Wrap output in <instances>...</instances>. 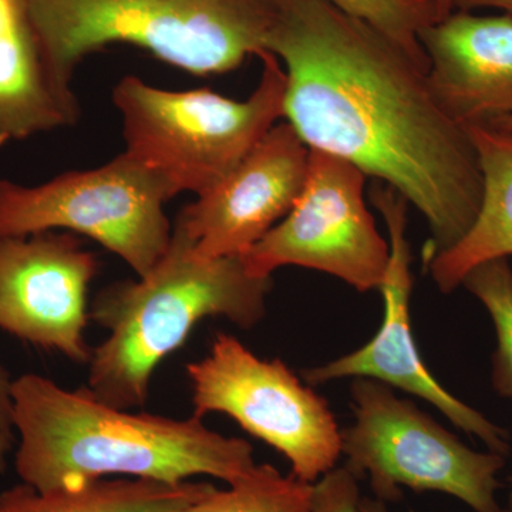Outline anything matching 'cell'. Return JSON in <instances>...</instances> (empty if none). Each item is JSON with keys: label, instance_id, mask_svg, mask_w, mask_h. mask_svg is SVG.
<instances>
[{"label": "cell", "instance_id": "obj_13", "mask_svg": "<svg viewBox=\"0 0 512 512\" xmlns=\"http://www.w3.org/2000/svg\"><path fill=\"white\" fill-rule=\"evenodd\" d=\"M427 79L461 126H490L512 116V16L453 12L419 33Z\"/></svg>", "mask_w": 512, "mask_h": 512}, {"label": "cell", "instance_id": "obj_10", "mask_svg": "<svg viewBox=\"0 0 512 512\" xmlns=\"http://www.w3.org/2000/svg\"><path fill=\"white\" fill-rule=\"evenodd\" d=\"M370 200L383 215L389 231L390 261L380 286L384 299L382 326L363 348L303 370V379L311 386L353 377L396 387L426 400L458 429L483 441L488 450L507 457L511 451L508 431L448 392L421 360L410 320L413 275L412 251L406 238L409 202L380 181L370 187Z\"/></svg>", "mask_w": 512, "mask_h": 512}, {"label": "cell", "instance_id": "obj_2", "mask_svg": "<svg viewBox=\"0 0 512 512\" xmlns=\"http://www.w3.org/2000/svg\"><path fill=\"white\" fill-rule=\"evenodd\" d=\"M13 400L16 473L42 493L110 476L167 484L208 476L232 484L256 466L248 441L222 436L194 416L116 409L86 387L66 390L32 373L13 380Z\"/></svg>", "mask_w": 512, "mask_h": 512}, {"label": "cell", "instance_id": "obj_11", "mask_svg": "<svg viewBox=\"0 0 512 512\" xmlns=\"http://www.w3.org/2000/svg\"><path fill=\"white\" fill-rule=\"evenodd\" d=\"M99 261L70 232L0 238V329L87 365V293Z\"/></svg>", "mask_w": 512, "mask_h": 512}, {"label": "cell", "instance_id": "obj_5", "mask_svg": "<svg viewBox=\"0 0 512 512\" xmlns=\"http://www.w3.org/2000/svg\"><path fill=\"white\" fill-rule=\"evenodd\" d=\"M261 80L247 100L210 89L171 92L126 76L113 90L126 153L165 175L180 192L211 191L285 117L286 72L259 53Z\"/></svg>", "mask_w": 512, "mask_h": 512}, {"label": "cell", "instance_id": "obj_7", "mask_svg": "<svg viewBox=\"0 0 512 512\" xmlns=\"http://www.w3.org/2000/svg\"><path fill=\"white\" fill-rule=\"evenodd\" d=\"M350 396L355 424L342 430V456L360 480L369 478L377 500L397 503L410 488L451 495L474 512H504L497 500L504 456L467 447L377 380L355 379Z\"/></svg>", "mask_w": 512, "mask_h": 512}, {"label": "cell", "instance_id": "obj_4", "mask_svg": "<svg viewBox=\"0 0 512 512\" xmlns=\"http://www.w3.org/2000/svg\"><path fill=\"white\" fill-rule=\"evenodd\" d=\"M22 2L57 92L74 107V72L103 47H141L197 76L227 73L265 52L279 8V0Z\"/></svg>", "mask_w": 512, "mask_h": 512}, {"label": "cell", "instance_id": "obj_14", "mask_svg": "<svg viewBox=\"0 0 512 512\" xmlns=\"http://www.w3.org/2000/svg\"><path fill=\"white\" fill-rule=\"evenodd\" d=\"M57 92L22 0H0V146L79 121Z\"/></svg>", "mask_w": 512, "mask_h": 512}, {"label": "cell", "instance_id": "obj_26", "mask_svg": "<svg viewBox=\"0 0 512 512\" xmlns=\"http://www.w3.org/2000/svg\"><path fill=\"white\" fill-rule=\"evenodd\" d=\"M508 507L512 508V478H511L510 494H508Z\"/></svg>", "mask_w": 512, "mask_h": 512}, {"label": "cell", "instance_id": "obj_18", "mask_svg": "<svg viewBox=\"0 0 512 512\" xmlns=\"http://www.w3.org/2000/svg\"><path fill=\"white\" fill-rule=\"evenodd\" d=\"M464 288L490 313L497 333L491 382L504 399L512 400V268L508 258L491 259L471 269Z\"/></svg>", "mask_w": 512, "mask_h": 512}, {"label": "cell", "instance_id": "obj_8", "mask_svg": "<svg viewBox=\"0 0 512 512\" xmlns=\"http://www.w3.org/2000/svg\"><path fill=\"white\" fill-rule=\"evenodd\" d=\"M194 417L227 414L284 454L292 476L315 484L342 456V430L328 402L282 360H262L234 336L218 333L210 353L188 363Z\"/></svg>", "mask_w": 512, "mask_h": 512}, {"label": "cell", "instance_id": "obj_12", "mask_svg": "<svg viewBox=\"0 0 512 512\" xmlns=\"http://www.w3.org/2000/svg\"><path fill=\"white\" fill-rule=\"evenodd\" d=\"M309 157L295 128L276 124L217 187L180 212L175 227L202 259L247 254L298 201Z\"/></svg>", "mask_w": 512, "mask_h": 512}, {"label": "cell", "instance_id": "obj_20", "mask_svg": "<svg viewBox=\"0 0 512 512\" xmlns=\"http://www.w3.org/2000/svg\"><path fill=\"white\" fill-rule=\"evenodd\" d=\"M360 478L343 464L313 484L312 512H360Z\"/></svg>", "mask_w": 512, "mask_h": 512}, {"label": "cell", "instance_id": "obj_17", "mask_svg": "<svg viewBox=\"0 0 512 512\" xmlns=\"http://www.w3.org/2000/svg\"><path fill=\"white\" fill-rule=\"evenodd\" d=\"M313 484L284 476L271 464L254 470L227 490L212 487L181 512H312Z\"/></svg>", "mask_w": 512, "mask_h": 512}, {"label": "cell", "instance_id": "obj_19", "mask_svg": "<svg viewBox=\"0 0 512 512\" xmlns=\"http://www.w3.org/2000/svg\"><path fill=\"white\" fill-rule=\"evenodd\" d=\"M336 8L365 20L402 47L421 69L429 62L420 46L419 33L437 22L434 0H329Z\"/></svg>", "mask_w": 512, "mask_h": 512}, {"label": "cell", "instance_id": "obj_1", "mask_svg": "<svg viewBox=\"0 0 512 512\" xmlns=\"http://www.w3.org/2000/svg\"><path fill=\"white\" fill-rule=\"evenodd\" d=\"M266 50L285 64V119L306 146L413 204L431 232L426 259L464 238L483 201L476 147L402 47L329 0H279Z\"/></svg>", "mask_w": 512, "mask_h": 512}, {"label": "cell", "instance_id": "obj_21", "mask_svg": "<svg viewBox=\"0 0 512 512\" xmlns=\"http://www.w3.org/2000/svg\"><path fill=\"white\" fill-rule=\"evenodd\" d=\"M15 400H13V380L8 370L0 365V473L8 464V456L15 446Z\"/></svg>", "mask_w": 512, "mask_h": 512}, {"label": "cell", "instance_id": "obj_16", "mask_svg": "<svg viewBox=\"0 0 512 512\" xmlns=\"http://www.w3.org/2000/svg\"><path fill=\"white\" fill-rule=\"evenodd\" d=\"M211 483L181 484L119 478L83 487L37 491L22 483L0 493V512H181L202 497Z\"/></svg>", "mask_w": 512, "mask_h": 512}, {"label": "cell", "instance_id": "obj_23", "mask_svg": "<svg viewBox=\"0 0 512 512\" xmlns=\"http://www.w3.org/2000/svg\"><path fill=\"white\" fill-rule=\"evenodd\" d=\"M359 507L360 512H389L387 504L377 498L362 497ZM504 512H512V508H504Z\"/></svg>", "mask_w": 512, "mask_h": 512}, {"label": "cell", "instance_id": "obj_24", "mask_svg": "<svg viewBox=\"0 0 512 512\" xmlns=\"http://www.w3.org/2000/svg\"><path fill=\"white\" fill-rule=\"evenodd\" d=\"M434 5H436L437 22L450 15V0H434Z\"/></svg>", "mask_w": 512, "mask_h": 512}, {"label": "cell", "instance_id": "obj_9", "mask_svg": "<svg viewBox=\"0 0 512 512\" xmlns=\"http://www.w3.org/2000/svg\"><path fill=\"white\" fill-rule=\"evenodd\" d=\"M366 177L343 158L311 150L298 201L241 256L249 274L272 278L282 266H302L336 276L360 293L380 289L390 245L367 210Z\"/></svg>", "mask_w": 512, "mask_h": 512}, {"label": "cell", "instance_id": "obj_25", "mask_svg": "<svg viewBox=\"0 0 512 512\" xmlns=\"http://www.w3.org/2000/svg\"><path fill=\"white\" fill-rule=\"evenodd\" d=\"M490 127H493L498 131H503V133L511 134L512 136V116H507L504 117V119L494 121L493 124H490Z\"/></svg>", "mask_w": 512, "mask_h": 512}, {"label": "cell", "instance_id": "obj_15", "mask_svg": "<svg viewBox=\"0 0 512 512\" xmlns=\"http://www.w3.org/2000/svg\"><path fill=\"white\" fill-rule=\"evenodd\" d=\"M484 178L476 222L460 242L426 259L437 288L453 292L471 269L512 255V136L490 126H468Z\"/></svg>", "mask_w": 512, "mask_h": 512}, {"label": "cell", "instance_id": "obj_22", "mask_svg": "<svg viewBox=\"0 0 512 512\" xmlns=\"http://www.w3.org/2000/svg\"><path fill=\"white\" fill-rule=\"evenodd\" d=\"M494 8L512 16V0H450L451 13L470 12L474 9Z\"/></svg>", "mask_w": 512, "mask_h": 512}, {"label": "cell", "instance_id": "obj_6", "mask_svg": "<svg viewBox=\"0 0 512 512\" xmlns=\"http://www.w3.org/2000/svg\"><path fill=\"white\" fill-rule=\"evenodd\" d=\"M177 194L165 175L126 151L36 187L0 180V238L66 229L99 242L143 278L170 245L164 204Z\"/></svg>", "mask_w": 512, "mask_h": 512}, {"label": "cell", "instance_id": "obj_3", "mask_svg": "<svg viewBox=\"0 0 512 512\" xmlns=\"http://www.w3.org/2000/svg\"><path fill=\"white\" fill-rule=\"evenodd\" d=\"M272 278L249 274L241 256L202 259L173 228L163 258L143 278L116 282L94 298L90 319L109 336L90 357L86 389L121 410L143 407L154 370L200 320L251 329L265 318Z\"/></svg>", "mask_w": 512, "mask_h": 512}]
</instances>
